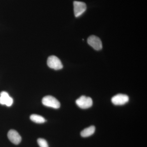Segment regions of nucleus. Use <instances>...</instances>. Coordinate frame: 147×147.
<instances>
[{"label": "nucleus", "instance_id": "nucleus-1", "mask_svg": "<svg viewBox=\"0 0 147 147\" xmlns=\"http://www.w3.org/2000/svg\"><path fill=\"white\" fill-rule=\"evenodd\" d=\"M42 104L47 107L58 109L60 107L61 104L59 100L52 96H47L42 98Z\"/></svg>", "mask_w": 147, "mask_h": 147}, {"label": "nucleus", "instance_id": "nucleus-2", "mask_svg": "<svg viewBox=\"0 0 147 147\" xmlns=\"http://www.w3.org/2000/svg\"><path fill=\"white\" fill-rule=\"evenodd\" d=\"M47 64L49 67L55 70H59L63 67V65L60 60L54 55L50 56L48 57Z\"/></svg>", "mask_w": 147, "mask_h": 147}, {"label": "nucleus", "instance_id": "nucleus-3", "mask_svg": "<svg viewBox=\"0 0 147 147\" xmlns=\"http://www.w3.org/2000/svg\"><path fill=\"white\" fill-rule=\"evenodd\" d=\"M76 105L82 109H86L90 108L92 105V100L90 97L82 96L76 100Z\"/></svg>", "mask_w": 147, "mask_h": 147}, {"label": "nucleus", "instance_id": "nucleus-4", "mask_svg": "<svg viewBox=\"0 0 147 147\" xmlns=\"http://www.w3.org/2000/svg\"><path fill=\"white\" fill-rule=\"evenodd\" d=\"M73 5L74 11L76 17L81 16L86 10V5L83 2L74 1L73 3Z\"/></svg>", "mask_w": 147, "mask_h": 147}, {"label": "nucleus", "instance_id": "nucleus-5", "mask_svg": "<svg viewBox=\"0 0 147 147\" xmlns=\"http://www.w3.org/2000/svg\"><path fill=\"white\" fill-rule=\"evenodd\" d=\"M88 42L90 46L96 50H100L102 48V43L99 38L94 35L90 36L88 39Z\"/></svg>", "mask_w": 147, "mask_h": 147}, {"label": "nucleus", "instance_id": "nucleus-6", "mask_svg": "<svg viewBox=\"0 0 147 147\" xmlns=\"http://www.w3.org/2000/svg\"><path fill=\"white\" fill-rule=\"evenodd\" d=\"M129 97L127 95L118 94L113 96L111 99L113 103L115 105H123L128 102Z\"/></svg>", "mask_w": 147, "mask_h": 147}, {"label": "nucleus", "instance_id": "nucleus-7", "mask_svg": "<svg viewBox=\"0 0 147 147\" xmlns=\"http://www.w3.org/2000/svg\"><path fill=\"white\" fill-rule=\"evenodd\" d=\"M13 103V99L9 96L8 93L3 91L0 93V104L10 107Z\"/></svg>", "mask_w": 147, "mask_h": 147}, {"label": "nucleus", "instance_id": "nucleus-8", "mask_svg": "<svg viewBox=\"0 0 147 147\" xmlns=\"http://www.w3.org/2000/svg\"><path fill=\"white\" fill-rule=\"evenodd\" d=\"M7 137L11 143L15 145H18L21 143V137L19 133L16 130L11 129L8 131Z\"/></svg>", "mask_w": 147, "mask_h": 147}, {"label": "nucleus", "instance_id": "nucleus-9", "mask_svg": "<svg viewBox=\"0 0 147 147\" xmlns=\"http://www.w3.org/2000/svg\"><path fill=\"white\" fill-rule=\"evenodd\" d=\"M95 127L94 126H91L85 129L81 132V135L83 137H90L94 133Z\"/></svg>", "mask_w": 147, "mask_h": 147}, {"label": "nucleus", "instance_id": "nucleus-10", "mask_svg": "<svg viewBox=\"0 0 147 147\" xmlns=\"http://www.w3.org/2000/svg\"><path fill=\"white\" fill-rule=\"evenodd\" d=\"M30 119L32 121L37 123H42L45 121V119L42 116L39 115L33 114L30 117Z\"/></svg>", "mask_w": 147, "mask_h": 147}, {"label": "nucleus", "instance_id": "nucleus-11", "mask_svg": "<svg viewBox=\"0 0 147 147\" xmlns=\"http://www.w3.org/2000/svg\"><path fill=\"white\" fill-rule=\"evenodd\" d=\"M37 143L40 147H49L47 141L45 139L39 138L38 139Z\"/></svg>", "mask_w": 147, "mask_h": 147}]
</instances>
